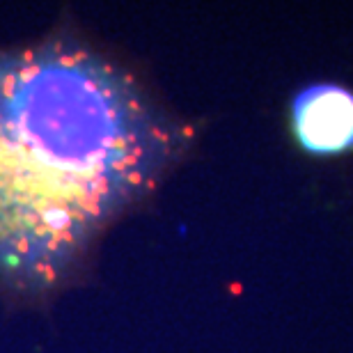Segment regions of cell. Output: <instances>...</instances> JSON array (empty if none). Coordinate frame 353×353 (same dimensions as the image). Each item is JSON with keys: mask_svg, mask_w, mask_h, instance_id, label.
<instances>
[{"mask_svg": "<svg viewBox=\"0 0 353 353\" xmlns=\"http://www.w3.org/2000/svg\"><path fill=\"white\" fill-rule=\"evenodd\" d=\"M172 145L170 124L97 53L0 51V280L55 285Z\"/></svg>", "mask_w": 353, "mask_h": 353, "instance_id": "obj_1", "label": "cell"}, {"mask_svg": "<svg viewBox=\"0 0 353 353\" xmlns=\"http://www.w3.org/2000/svg\"><path fill=\"white\" fill-rule=\"evenodd\" d=\"M292 129L299 145L314 157L353 150V92L337 83H316L299 92Z\"/></svg>", "mask_w": 353, "mask_h": 353, "instance_id": "obj_2", "label": "cell"}]
</instances>
